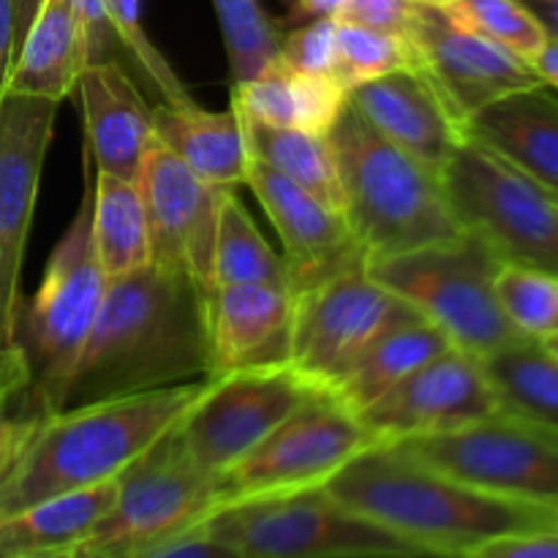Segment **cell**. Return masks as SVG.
Segmentation results:
<instances>
[{
  "label": "cell",
  "mask_w": 558,
  "mask_h": 558,
  "mask_svg": "<svg viewBox=\"0 0 558 558\" xmlns=\"http://www.w3.org/2000/svg\"><path fill=\"white\" fill-rule=\"evenodd\" d=\"M205 300L194 278L153 262L109 278L63 409L210 376Z\"/></svg>",
  "instance_id": "obj_1"
},
{
  "label": "cell",
  "mask_w": 558,
  "mask_h": 558,
  "mask_svg": "<svg viewBox=\"0 0 558 558\" xmlns=\"http://www.w3.org/2000/svg\"><path fill=\"white\" fill-rule=\"evenodd\" d=\"M325 490L420 556L469 558L494 539L558 529L556 507L474 488L392 445L365 450Z\"/></svg>",
  "instance_id": "obj_2"
},
{
  "label": "cell",
  "mask_w": 558,
  "mask_h": 558,
  "mask_svg": "<svg viewBox=\"0 0 558 558\" xmlns=\"http://www.w3.org/2000/svg\"><path fill=\"white\" fill-rule=\"evenodd\" d=\"M213 379L36 414L0 480V521L52 496L118 480L202 401Z\"/></svg>",
  "instance_id": "obj_3"
},
{
  "label": "cell",
  "mask_w": 558,
  "mask_h": 558,
  "mask_svg": "<svg viewBox=\"0 0 558 558\" xmlns=\"http://www.w3.org/2000/svg\"><path fill=\"white\" fill-rule=\"evenodd\" d=\"M327 136L341 180V213L368 265L466 234L441 174L387 142L352 104Z\"/></svg>",
  "instance_id": "obj_4"
},
{
  "label": "cell",
  "mask_w": 558,
  "mask_h": 558,
  "mask_svg": "<svg viewBox=\"0 0 558 558\" xmlns=\"http://www.w3.org/2000/svg\"><path fill=\"white\" fill-rule=\"evenodd\" d=\"M90 210L93 180H87L80 207L49 256L41 287L20 314L16 347L25 352L31 368L27 390L33 414H54L63 409L65 390L107 292L109 278L104 276L93 245Z\"/></svg>",
  "instance_id": "obj_5"
},
{
  "label": "cell",
  "mask_w": 558,
  "mask_h": 558,
  "mask_svg": "<svg viewBox=\"0 0 558 558\" xmlns=\"http://www.w3.org/2000/svg\"><path fill=\"white\" fill-rule=\"evenodd\" d=\"M501 265L477 234L466 232L452 243L374 262L365 270L439 327L452 347L483 360L526 338L512 327L496 298Z\"/></svg>",
  "instance_id": "obj_6"
},
{
  "label": "cell",
  "mask_w": 558,
  "mask_h": 558,
  "mask_svg": "<svg viewBox=\"0 0 558 558\" xmlns=\"http://www.w3.org/2000/svg\"><path fill=\"white\" fill-rule=\"evenodd\" d=\"M445 189L458 221L505 265L558 278V199L472 136L447 163Z\"/></svg>",
  "instance_id": "obj_7"
},
{
  "label": "cell",
  "mask_w": 558,
  "mask_h": 558,
  "mask_svg": "<svg viewBox=\"0 0 558 558\" xmlns=\"http://www.w3.org/2000/svg\"><path fill=\"white\" fill-rule=\"evenodd\" d=\"M202 526L240 558H420L325 488L227 507Z\"/></svg>",
  "instance_id": "obj_8"
},
{
  "label": "cell",
  "mask_w": 558,
  "mask_h": 558,
  "mask_svg": "<svg viewBox=\"0 0 558 558\" xmlns=\"http://www.w3.org/2000/svg\"><path fill=\"white\" fill-rule=\"evenodd\" d=\"M376 445L379 441L360 414L325 390L283 420L232 469L218 474L213 515L245 501L325 488L347 463Z\"/></svg>",
  "instance_id": "obj_9"
},
{
  "label": "cell",
  "mask_w": 558,
  "mask_h": 558,
  "mask_svg": "<svg viewBox=\"0 0 558 558\" xmlns=\"http://www.w3.org/2000/svg\"><path fill=\"white\" fill-rule=\"evenodd\" d=\"M216 510V477L202 472L180 445L178 425L118 477L114 505L80 550L109 558H136Z\"/></svg>",
  "instance_id": "obj_10"
},
{
  "label": "cell",
  "mask_w": 558,
  "mask_h": 558,
  "mask_svg": "<svg viewBox=\"0 0 558 558\" xmlns=\"http://www.w3.org/2000/svg\"><path fill=\"white\" fill-rule=\"evenodd\" d=\"M392 447L474 488L558 510V428L550 425L499 412L456 434Z\"/></svg>",
  "instance_id": "obj_11"
},
{
  "label": "cell",
  "mask_w": 558,
  "mask_h": 558,
  "mask_svg": "<svg viewBox=\"0 0 558 558\" xmlns=\"http://www.w3.org/2000/svg\"><path fill=\"white\" fill-rule=\"evenodd\" d=\"M322 392L292 363L216 376L178 423L180 445L194 466L218 477Z\"/></svg>",
  "instance_id": "obj_12"
},
{
  "label": "cell",
  "mask_w": 558,
  "mask_h": 558,
  "mask_svg": "<svg viewBox=\"0 0 558 558\" xmlns=\"http://www.w3.org/2000/svg\"><path fill=\"white\" fill-rule=\"evenodd\" d=\"M294 300L292 365L325 390L376 338L417 314L368 270L343 272Z\"/></svg>",
  "instance_id": "obj_13"
},
{
  "label": "cell",
  "mask_w": 558,
  "mask_h": 558,
  "mask_svg": "<svg viewBox=\"0 0 558 558\" xmlns=\"http://www.w3.org/2000/svg\"><path fill=\"white\" fill-rule=\"evenodd\" d=\"M58 109L16 93L0 98V349L16 347L22 259Z\"/></svg>",
  "instance_id": "obj_14"
},
{
  "label": "cell",
  "mask_w": 558,
  "mask_h": 558,
  "mask_svg": "<svg viewBox=\"0 0 558 558\" xmlns=\"http://www.w3.org/2000/svg\"><path fill=\"white\" fill-rule=\"evenodd\" d=\"M501 412L483 360L452 347L360 412L379 445L456 434Z\"/></svg>",
  "instance_id": "obj_15"
},
{
  "label": "cell",
  "mask_w": 558,
  "mask_h": 558,
  "mask_svg": "<svg viewBox=\"0 0 558 558\" xmlns=\"http://www.w3.org/2000/svg\"><path fill=\"white\" fill-rule=\"evenodd\" d=\"M407 36L417 54V69L439 90L463 129L490 104L545 85L529 60L477 33L463 31L441 9L412 3Z\"/></svg>",
  "instance_id": "obj_16"
},
{
  "label": "cell",
  "mask_w": 558,
  "mask_h": 558,
  "mask_svg": "<svg viewBox=\"0 0 558 558\" xmlns=\"http://www.w3.org/2000/svg\"><path fill=\"white\" fill-rule=\"evenodd\" d=\"M140 189L150 229L153 265L185 272L210 292L223 189L196 178L156 140L147 147Z\"/></svg>",
  "instance_id": "obj_17"
},
{
  "label": "cell",
  "mask_w": 558,
  "mask_h": 558,
  "mask_svg": "<svg viewBox=\"0 0 558 558\" xmlns=\"http://www.w3.org/2000/svg\"><path fill=\"white\" fill-rule=\"evenodd\" d=\"M248 189L259 199L283 245L292 294L311 292L330 278L365 270L368 262L343 213L251 158Z\"/></svg>",
  "instance_id": "obj_18"
},
{
  "label": "cell",
  "mask_w": 558,
  "mask_h": 558,
  "mask_svg": "<svg viewBox=\"0 0 558 558\" xmlns=\"http://www.w3.org/2000/svg\"><path fill=\"white\" fill-rule=\"evenodd\" d=\"M294 305L287 287H213L205 300L210 376L292 363Z\"/></svg>",
  "instance_id": "obj_19"
},
{
  "label": "cell",
  "mask_w": 558,
  "mask_h": 558,
  "mask_svg": "<svg viewBox=\"0 0 558 558\" xmlns=\"http://www.w3.org/2000/svg\"><path fill=\"white\" fill-rule=\"evenodd\" d=\"M349 104L371 129L436 174H445L466 140L463 123L420 69H401L365 82L349 93Z\"/></svg>",
  "instance_id": "obj_20"
},
{
  "label": "cell",
  "mask_w": 558,
  "mask_h": 558,
  "mask_svg": "<svg viewBox=\"0 0 558 558\" xmlns=\"http://www.w3.org/2000/svg\"><path fill=\"white\" fill-rule=\"evenodd\" d=\"M87 156L96 172L140 180L153 142V107L123 63H90L76 82Z\"/></svg>",
  "instance_id": "obj_21"
},
{
  "label": "cell",
  "mask_w": 558,
  "mask_h": 558,
  "mask_svg": "<svg viewBox=\"0 0 558 558\" xmlns=\"http://www.w3.org/2000/svg\"><path fill=\"white\" fill-rule=\"evenodd\" d=\"M153 140L216 189L248 185L251 153L238 109L207 112L196 101L153 107Z\"/></svg>",
  "instance_id": "obj_22"
},
{
  "label": "cell",
  "mask_w": 558,
  "mask_h": 558,
  "mask_svg": "<svg viewBox=\"0 0 558 558\" xmlns=\"http://www.w3.org/2000/svg\"><path fill=\"white\" fill-rule=\"evenodd\" d=\"M466 136L558 196V96L548 85L485 107L466 123Z\"/></svg>",
  "instance_id": "obj_23"
},
{
  "label": "cell",
  "mask_w": 558,
  "mask_h": 558,
  "mask_svg": "<svg viewBox=\"0 0 558 558\" xmlns=\"http://www.w3.org/2000/svg\"><path fill=\"white\" fill-rule=\"evenodd\" d=\"M87 65L85 33L71 0H44L11 63L5 93L65 101Z\"/></svg>",
  "instance_id": "obj_24"
},
{
  "label": "cell",
  "mask_w": 558,
  "mask_h": 558,
  "mask_svg": "<svg viewBox=\"0 0 558 558\" xmlns=\"http://www.w3.org/2000/svg\"><path fill=\"white\" fill-rule=\"evenodd\" d=\"M349 93L332 74H303L272 60L245 85L232 87V107L251 120L281 129L327 134Z\"/></svg>",
  "instance_id": "obj_25"
},
{
  "label": "cell",
  "mask_w": 558,
  "mask_h": 558,
  "mask_svg": "<svg viewBox=\"0 0 558 558\" xmlns=\"http://www.w3.org/2000/svg\"><path fill=\"white\" fill-rule=\"evenodd\" d=\"M452 349V341L423 319L420 314L409 316L401 325L390 327L385 336L376 338L336 381L330 392L341 403H347L352 412H363L371 403L379 401L381 396L401 385L407 376L423 368L434 357Z\"/></svg>",
  "instance_id": "obj_26"
},
{
  "label": "cell",
  "mask_w": 558,
  "mask_h": 558,
  "mask_svg": "<svg viewBox=\"0 0 558 558\" xmlns=\"http://www.w3.org/2000/svg\"><path fill=\"white\" fill-rule=\"evenodd\" d=\"M118 480L52 496L0 521V554L74 550L112 510Z\"/></svg>",
  "instance_id": "obj_27"
},
{
  "label": "cell",
  "mask_w": 558,
  "mask_h": 558,
  "mask_svg": "<svg viewBox=\"0 0 558 558\" xmlns=\"http://www.w3.org/2000/svg\"><path fill=\"white\" fill-rule=\"evenodd\" d=\"M90 229L107 278L129 276L150 265V229L140 180L96 172Z\"/></svg>",
  "instance_id": "obj_28"
},
{
  "label": "cell",
  "mask_w": 558,
  "mask_h": 558,
  "mask_svg": "<svg viewBox=\"0 0 558 558\" xmlns=\"http://www.w3.org/2000/svg\"><path fill=\"white\" fill-rule=\"evenodd\" d=\"M240 118H243L245 142H248V153L254 161L265 163L281 178L292 180L294 185L314 194L332 210H343L341 180H338V163L330 136L267 125L245 118V114H240Z\"/></svg>",
  "instance_id": "obj_29"
},
{
  "label": "cell",
  "mask_w": 558,
  "mask_h": 558,
  "mask_svg": "<svg viewBox=\"0 0 558 558\" xmlns=\"http://www.w3.org/2000/svg\"><path fill=\"white\" fill-rule=\"evenodd\" d=\"M501 412L558 428V360L539 338H521L483 357Z\"/></svg>",
  "instance_id": "obj_30"
},
{
  "label": "cell",
  "mask_w": 558,
  "mask_h": 558,
  "mask_svg": "<svg viewBox=\"0 0 558 558\" xmlns=\"http://www.w3.org/2000/svg\"><path fill=\"white\" fill-rule=\"evenodd\" d=\"M234 283L292 289L283 256L272 251L234 191H223L216 248H213V287H234Z\"/></svg>",
  "instance_id": "obj_31"
},
{
  "label": "cell",
  "mask_w": 558,
  "mask_h": 558,
  "mask_svg": "<svg viewBox=\"0 0 558 558\" xmlns=\"http://www.w3.org/2000/svg\"><path fill=\"white\" fill-rule=\"evenodd\" d=\"M213 9L221 25L232 87L245 85L276 60L283 38L281 27L259 0H213Z\"/></svg>",
  "instance_id": "obj_32"
},
{
  "label": "cell",
  "mask_w": 558,
  "mask_h": 558,
  "mask_svg": "<svg viewBox=\"0 0 558 558\" xmlns=\"http://www.w3.org/2000/svg\"><path fill=\"white\" fill-rule=\"evenodd\" d=\"M401 69H417V54H414L409 36L338 22L332 76L343 90L352 93L365 82H374Z\"/></svg>",
  "instance_id": "obj_33"
},
{
  "label": "cell",
  "mask_w": 558,
  "mask_h": 558,
  "mask_svg": "<svg viewBox=\"0 0 558 558\" xmlns=\"http://www.w3.org/2000/svg\"><path fill=\"white\" fill-rule=\"evenodd\" d=\"M441 11L463 31L477 33L529 63L548 44L543 25L518 0H456Z\"/></svg>",
  "instance_id": "obj_34"
},
{
  "label": "cell",
  "mask_w": 558,
  "mask_h": 558,
  "mask_svg": "<svg viewBox=\"0 0 558 558\" xmlns=\"http://www.w3.org/2000/svg\"><path fill=\"white\" fill-rule=\"evenodd\" d=\"M501 311L521 336L545 338L558 332V278L518 265H501L496 276Z\"/></svg>",
  "instance_id": "obj_35"
},
{
  "label": "cell",
  "mask_w": 558,
  "mask_h": 558,
  "mask_svg": "<svg viewBox=\"0 0 558 558\" xmlns=\"http://www.w3.org/2000/svg\"><path fill=\"white\" fill-rule=\"evenodd\" d=\"M109 22L118 33L123 52L129 54L131 63L136 65L142 76L156 87L163 104H189L194 101L191 93L185 90L183 80L172 69L161 49L150 41V36L142 27V0H104Z\"/></svg>",
  "instance_id": "obj_36"
},
{
  "label": "cell",
  "mask_w": 558,
  "mask_h": 558,
  "mask_svg": "<svg viewBox=\"0 0 558 558\" xmlns=\"http://www.w3.org/2000/svg\"><path fill=\"white\" fill-rule=\"evenodd\" d=\"M336 27L338 22L330 16L308 20L305 25L294 27L281 38L276 60L287 69L303 71V74H332L336 60Z\"/></svg>",
  "instance_id": "obj_37"
},
{
  "label": "cell",
  "mask_w": 558,
  "mask_h": 558,
  "mask_svg": "<svg viewBox=\"0 0 558 558\" xmlns=\"http://www.w3.org/2000/svg\"><path fill=\"white\" fill-rule=\"evenodd\" d=\"M74 14L80 20L82 33H85V49H87V65L90 63H109L118 60L123 63V44H120L118 33H114L112 22H109L104 0H71Z\"/></svg>",
  "instance_id": "obj_38"
},
{
  "label": "cell",
  "mask_w": 558,
  "mask_h": 558,
  "mask_svg": "<svg viewBox=\"0 0 558 558\" xmlns=\"http://www.w3.org/2000/svg\"><path fill=\"white\" fill-rule=\"evenodd\" d=\"M409 14H412L409 0H343L336 22H341V25L376 27V31H390L407 36Z\"/></svg>",
  "instance_id": "obj_39"
},
{
  "label": "cell",
  "mask_w": 558,
  "mask_h": 558,
  "mask_svg": "<svg viewBox=\"0 0 558 558\" xmlns=\"http://www.w3.org/2000/svg\"><path fill=\"white\" fill-rule=\"evenodd\" d=\"M136 558H240L227 543L213 537L205 526H194Z\"/></svg>",
  "instance_id": "obj_40"
},
{
  "label": "cell",
  "mask_w": 558,
  "mask_h": 558,
  "mask_svg": "<svg viewBox=\"0 0 558 558\" xmlns=\"http://www.w3.org/2000/svg\"><path fill=\"white\" fill-rule=\"evenodd\" d=\"M469 558H558V529L494 539Z\"/></svg>",
  "instance_id": "obj_41"
},
{
  "label": "cell",
  "mask_w": 558,
  "mask_h": 558,
  "mask_svg": "<svg viewBox=\"0 0 558 558\" xmlns=\"http://www.w3.org/2000/svg\"><path fill=\"white\" fill-rule=\"evenodd\" d=\"M31 385V368H27L25 352L20 347L0 349V414L5 412L16 392L27 390Z\"/></svg>",
  "instance_id": "obj_42"
},
{
  "label": "cell",
  "mask_w": 558,
  "mask_h": 558,
  "mask_svg": "<svg viewBox=\"0 0 558 558\" xmlns=\"http://www.w3.org/2000/svg\"><path fill=\"white\" fill-rule=\"evenodd\" d=\"M33 420H36V414H31V417H20V420H11L5 417V414H0V480H3V474L9 472L11 461H14L16 452H20L25 436L31 434Z\"/></svg>",
  "instance_id": "obj_43"
},
{
  "label": "cell",
  "mask_w": 558,
  "mask_h": 558,
  "mask_svg": "<svg viewBox=\"0 0 558 558\" xmlns=\"http://www.w3.org/2000/svg\"><path fill=\"white\" fill-rule=\"evenodd\" d=\"M14 63V0H0V98Z\"/></svg>",
  "instance_id": "obj_44"
},
{
  "label": "cell",
  "mask_w": 558,
  "mask_h": 558,
  "mask_svg": "<svg viewBox=\"0 0 558 558\" xmlns=\"http://www.w3.org/2000/svg\"><path fill=\"white\" fill-rule=\"evenodd\" d=\"M341 5L343 0H292V3H289V20L308 22V20H319V16H330V20H336Z\"/></svg>",
  "instance_id": "obj_45"
},
{
  "label": "cell",
  "mask_w": 558,
  "mask_h": 558,
  "mask_svg": "<svg viewBox=\"0 0 558 558\" xmlns=\"http://www.w3.org/2000/svg\"><path fill=\"white\" fill-rule=\"evenodd\" d=\"M543 25L545 36L558 41V0H518Z\"/></svg>",
  "instance_id": "obj_46"
},
{
  "label": "cell",
  "mask_w": 558,
  "mask_h": 558,
  "mask_svg": "<svg viewBox=\"0 0 558 558\" xmlns=\"http://www.w3.org/2000/svg\"><path fill=\"white\" fill-rule=\"evenodd\" d=\"M41 5L44 0H14V58L16 52H20L22 41H25L27 31H31L33 20H36Z\"/></svg>",
  "instance_id": "obj_47"
},
{
  "label": "cell",
  "mask_w": 558,
  "mask_h": 558,
  "mask_svg": "<svg viewBox=\"0 0 558 558\" xmlns=\"http://www.w3.org/2000/svg\"><path fill=\"white\" fill-rule=\"evenodd\" d=\"M532 69L537 71L539 80L548 87H558V41L548 38L543 49L537 52V58L532 60Z\"/></svg>",
  "instance_id": "obj_48"
},
{
  "label": "cell",
  "mask_w": 558,
  "mask_h": 558,
  "mask_svg": "<svg viewBox=\"0 0 558 558\" xmlns=\"http://www.w3.org/2000/svg\"><path fill=\"white\" fill-rule=\"evenodd\" d=\"M0 558H109V556L74 548V550H58V554H0Z\"/></svg>",
  "instance_id": "obj_49"
},
{
  "label": "cell",
  "mask_w": 558,
  "mask_h": 558,
  "mask_svg": "<svg viewBox=\"0 0 558 558\" xmlns=\"http://www.w3.org/2000/svg\"><path fill=\"white\" fill-rule=\"evenodd\" d=\"M409 3L428 5V9H447V5H452V3H456V0H409Z\"/></svg>",
  "instance_id": "obj_50"
},
{
  "label": "cell",
  "mask_w": 558,
  "mask_h": 558,
  "mask_svg": "<svg viewBox=\"0 0 558 558\" xmlns=\"http://www.w3.org/2000/svg\"><path fill=\"white\" fill-rule=\"evenodd\" d=\"M539 341H543V347L548 349L550 354H554V357L558 360V332H550V336H545V338H539Z\"/></svg>",
  "instance_id": "obj_51"
}]
</instances>
